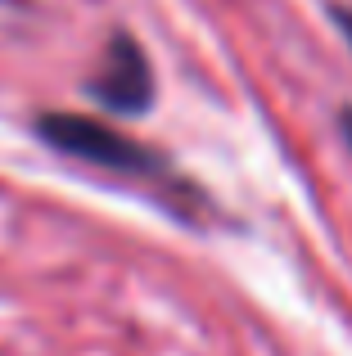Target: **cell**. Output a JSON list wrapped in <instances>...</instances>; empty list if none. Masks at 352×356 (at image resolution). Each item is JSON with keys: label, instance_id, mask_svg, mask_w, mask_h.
I'll list each match as a JSON object with an SVG mask.
<instances>
[{"label": "cell", "instance_id": "6da1fadb", "mask_svg": "<svg viewBox=\"0 0 352 356\" xmlns=\"http://www.w3.org/2000/svg\"><path fill=\"white\" fill-rule=\"evenodd\" d=\"M32 131L54 149V154H68L77 163L104 167V172H122V176H163L168 172V158L154 154L150 145L113 131L109 122L81 118V113H41L32 122Z\"/></svg>", "mask_w": 352, "mask_h": 356}, {"label": "cell", "instance_id": "7a4b0ae2", "mask_svg": "<svg viewBox=\"0 0 352 356\" xmlns=\"http://www.w3.org/2000/svg\"><path fill=\"white\" fill-rule=\"evenodd\" d=\"M86 95L95 99L99 108L109 113H150L154 104V72H150V59H145L141 41L131 32H113L104 50V68L99 77L86 81Z\"/></svg>", "mask_w": 352, "mask_h": 356}, {"label": "cell", "instance_id": "3957f363", "mask_svg": "<svg viewBox=\"0 0 352 356\" xmlns=\"http://www.w3.org/2000/svg\"><path fill=\"white\" fill-rule=\"evenodd\" d=\"M335 122H339V136H344V145L352 149V104H348V108H339V118H335Z\"/></svg>", "mask_w": 352, "mask_h": 356}, {"label": "cell", "instance_id": "277c9868", "mask_svg": "<svg viewBox=\"0 0 352 356\" xmlns=\"http://www.w3.org/2000/svg\"><path fill=\"white\" fill-rule=\"evenodd\" d=\"M335 23L344 27V36H348V45H352V9H335Z\"/></svg>", "mask_w": 352, "mask_h": 356}]
</instances>
